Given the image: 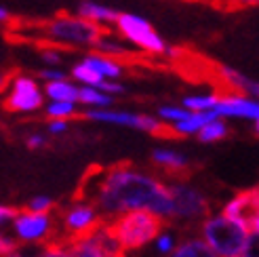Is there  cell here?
I'll use <instances>...</instances> for the list:
<instances>
[{
  "mask_svg": "<svg viewBox=\"0 0 259 257\" xmlns=\"http://www.w3.org/2000/svg\"><path fill=\"white\" fill-rule=\"evenodd\" d=\"M28 211H34V213H51L55 209V200L47 196V194H38L34 198H30V202L25 204Z\"/></svg>",
  "mask_w": 259,
  "mask_h": 257,
  "instance_id": "f546056e",
  "label": "cell"
},
{
  "mask_svg": "<svg viewBox=\"0 0 259 257\" xmlns=\"http://www.w3.org/2000/svg\"><path fill=\"white\" fill-rule=\"evenodd\" d=\"M17 240L15 238H9L0 232V257H9L13 251H17Z\"/></svg>",
  "mask_w": 259,
  "mask_h": 257,
  "instance_id": "d590c367",
  "label": "cell"
},
{
  "mask_svg": "<svg viewBox=\"0 0 259 257\" xmlns=\"http://www.w3.org/2000/svg\"><path fill=\"white\" fill-rule=\"evenodd\" d=\"M78 84L70 78L63 80H55V82H47L45 84V97L49 101H72V104H78Z\"/></svg>",
  "mask_w": 259,
  "mask_h": 257,
  "instance_id": "ffe728a7",
  "label": "cell"
},
{
  "mask_svg": "<svg viewBox=\"0 0 259 257\" xmlns=\"http://www.w3.org/2000/svg\"><path fill=\"white\" fill-rule=\"evenodd\" d=\"M244 255H249V257H259V234H255V232L249 234L247 247H244Z\"/></svg>",
  "mask_w": 259,
  "mask_h": 257,
  "instance_id": "74e56055",
  "label": "cell"
},
{
  "mask_svg": "<svg viewBox=\"0 0 259 257\" xmlns=\"http://www.w3.org/2000/svg\"><path fill=\"white\" fill-rule=\"evenodd\" d=\"M45 101H47L45 91L34 76L17 74L9 82L3 104H5V110L13 114H34L45 108Z\"/></svg>",
  "mask_w": 259,
  "mask_h": 257,
  "instance_id": "30bf717a",
  "label": "cell"
},
{
  "mask_svg": "<svg viewBox=\"0 0 259 257\" xmlns=\"http://www.w3.org/2000/svg\"><path fill=\"white\" fill-rule=\"evenodd\" d=\"M99 91H103V93H108V95H112V97H118V95H124V84L120 82V80H103L99 87Z\"/></svg>",
  "mask_w": 259,
  "mask_h": 257,
  "instance_id": "836d02e7",
  "label": "cell"
},
{
  "mask_svg": "<svg viewBox=\"0 0 259 257\" xmlns=\"http://www.w3.org/2000/svg\"><path fill=\"white\" fill-rule=\"evenodd\" d=\"M25 148H30V150H42L49 146V137L40 131H34V133H28L25 135Z\"/></svg>",
  "mask_w": 259,
  "mask_h": 257,
  "instance_id": "d6a6232c",
  "label": "cell"
},
{
  "mask_svg": "<svg viewBox=\"0 0 259 257\" xmlns=\"http://www.w3.org/2000/svg\"><path fill=\"white\" fill-rule=\"evenodd\" d=\"M9 21H11V11L0 5V25H7Z\"/></svg>",
  "mask_w": 259,
  "mask_h": 257,
  "instance_id": "f35d334b",
  "label": "cell"
},
{
  "mask_svg": "<svg viewBox=\"0 0 259 257\" xmlns=\"http://www.w3.org/2000/svg\"><path fill=\"white\" fill-rule=\"evenodd\" d=\"M228 135H230V126L226 118H213L196 133L200 144H217V141H224Z\"/></svg>",
  "mask_w": 259,
  "mask_h": 257,
  "instance_id": "603a6c76",
  "label": "cell"
},
{
  "mask_svg": "<svg viewBox=\"0 0 259 257\" xmlns=\"http://www.w3.org/2000/svg\"><path fill=\"white\" fill-rule=\"evenodd\" d=\"M166 186H169V194L173 200L171 220L179 224H192V222H200L209 215L211 202L198 186L186 182V179H173Z\"/></svg>",
  "mask_w": 259,
  "mask_h": 257,
  "instance_id": "8992f818",
  "label": "cell"
},
{
  "mask_svg": "<svg viewBox=\"0 0 259 257\" xmlns=\"http://www.w3.org/2000/svg\"><path fill=\"white\" fill-rule=\"evenodd\" d=\"M259 211V188H249L244 192H238L236 196H232L226 204L222 213L230 220H234L242 226L249 228L251 217Z\"/></svg>",
  "mask_w": 259,
  "mask_h": 257,
  "instance_id": "4fadbf2b",
  "label": "cell"
},
{
  "mask_svg": "<svg viewBox=\"0 0 259 257\" xmlns=\"http://www.w3.org/2000/svg\"><path fill=\"white\" fill-rule=\"evenodd\" d=\"M17 215V209L15 207H9V204H0V228L5 226H11L13 220Z\"/></svg>",
  "mask_w": 259,
  "mask_h": 257,
  "instance_id": "8d00e7d4",
  "label": "cell"
},
{
  "mask_svg": "<svg viewBox=\"0 0 259 257\" xmlns=\"http://www.w3.org/2000/svg\"><path fill=\"white\" fill-rule=\"evenodd\" d=\"M213 118H219L217 112H190L188 118L171 124V131H173L177 137H190V135H196L200 128H202L206 122H211Z\"/></svg>",
  "mask_w": 259,
  "mask_h": 257,
  "instance_id": "d6986e66",
  "label": "cell"
},
{
  "mask_svg": "<svg viewBox=\"0 0 259 257\" xmlns=\"http://www.w3.org/2000/svg\"><path fill=\"white\" fill-rule=\"evenodd\" d=\"M13 238L23 247H42L57 236V224L51 213H34V211H17L11 224Z\"/></svg>",
  "mask_w": 259,
  "mask_h": 257,
  "instance_id": "52a82bcc",
  "label": "cell"
},
{
  "mask_svg": "<svg viewBox=\"0 0 259 257\" xmlns=\"http://www.w3.org/2000/svg\"><path fill=\"white\" fill-rule=\"evenodd\" d=\"M70 120H49L47 122V131H49V135H53V137H57V135H66L68 131H70Z\"/></svg>",
  "mask_w": 259,
  "mask_h": 257,
  "instance_id": "e575fe53",
  "label": "cell"
},
{
  "mask_svg": "<svg viewBox=\"0 0 259 257\" xmlns=\"http://www.w3.org/2000/svg\"><path fill=\"white\" fill-rule=\"evenodd\" d=\"M32 257H70L68 242L66 240L47 242V245H42V247H36Z\"/></svg>",
  "mask_w": 259,
  "mask_h": 257,
  "instance_id": "f1b7e54d",
  "label": "cell"
},
{
  "mask_svg": "<svg viewBox=\"0 0 259 257\" xmlns=\"http://www.w3.org/2000/svg\"><path fill=\"white\" fill-rule=\"evenodd\" d=\"M42 110L49 120H72L78 116V104L72 101H47Z\"/></svg>",
  "mask_w": 259,
  "mask_h": 257,
  "instance_id": "cb8c5ba5",
  "label": "cell"
},
{
  "mask_svg": "<svg viewBox=\"0 0 259 257\" xmlns=\"http://www.w3.org/2000/svg\"><path fill=\"white\" fill-rule=\"evenodd\" d=\"M80 198L95 204L103 222L131 211H150L164 222L173 217L169 186L133 164H114L87 175Z\"/></svg>",
  "mask_w": 259,
  "mask_h": 257,
  "instance_id": "6da1fadb",
  "label": "cell"
},
{
  "mask_svg": "<svg viewBox=\"0 0 259 257\" xmlns=\"http://www.w3.org/2000/svg\"><path fill=\"white\" fill-rule=\"evenodd\" d=\"M219 74H222V78L226 80V84L232 87L234 91L259 99V82L257 80H253V78H249V76H244L238 70L228 68V66H224L222 70H219Z\"/></svg>",
  "mask_w": 259,
  "mask_h": 257,
  "instance_id": "ac0fdd59",
  "label": "cell"
},
{
  "mask_svg": "<svg viewBox=\"0 0 259 257\" xmlns=\"http://www.w3.org/2000/svg\"><path fill=\"white\" fill-rule=\"evenodd\" d=\"M249 234L247 226L230 220L224 213H209L198 226V236L217 257H234L244 253Z\"/></svg>",
  "mask_w": 259,
  "mask_h": 257,
  "instance_id": "7a4b0ae2",
  "label": "cell"
},
{
  "mask_svg": "<svg viewBox=\"0 0 259 257\" xmlns=\"http://www.w3.org/2000/svg\"><path fill=\"white\" fill-rule=\"evenodd\" d=\"M114 238L118 240V245L124 253L139 251L148 245H152L154 238L164 228V220L150 211H131L114 217L108 222Z\"/></svg>",
  "mask_w": 259,
  "mask_h": 257,
  "instance_id": "3957f363",
  "label": "cell"
},
{
  "mask_svg": "<svg viewBox=\"0 0 259 257\" xmlns=\"http://www.w3.org/2000/svg\"><path fill=\"white\" fill-rule=\"evenodd\" d=\"M99 224H103V220L99 211L95 209V204L89 202L87 198H76L61 211L57 230L61 232L63 240L70 242L74 238H80L87 236L89 232H93Z\"/></svg>",
  "mask_w": 259,
  "mask_h": 257,
  "instance_id": "9c48e42d",
  "label": "cell"
},
{
  "mask_svg": "<svg viewBox=\"0 0 259 257\" xmlns=\"http://www.w3.org/2000/svg\"><path fill=\"white\" fill-rule=\"evenodd\" d=\"M217 93H198V95H188L181 99V106L190 112H215L217 106Z\"/></svg>",
  "mask_w": 259,
  "mask_h": 257,
  "instance_id": "d4e9b609",
  "label": "cell"
},
{
  "mask_svg": "<svg viewBox=\"0 0 259 257\" xmlns=\"http://www.w3.org/2000/svg\"><path fill=\"white\" fill-rule=\"evenodd\" d=\"M82 118L89 122L133 128V131H144V133H152V135L162 133V126H164L156 116L131 112V110H116V108H89L82 112Z\"/></svg>",
  "mask_w": 259,
  "mask_h": 257,
  "instance_id": "ba28073f",
  "label": "cell"
},
{
  "mask_svg": "<svg viewBox=\"0 0 259 257\" xmlns=\"http://www.w3.org/2000/svg\"><path fill=\"white\" fill-rule=\"evenodd\" d=\"M215 112L219 118H240V120H259V99L242 95V93H228L219 95Z\"/></svg>",
  "mask_w": 259,
  "mask_h": 257,
  "instance_id": "7c38bea8",
  "label": "cell"
},
{
  "mask_svg": "<svg viewBox=\"0 0 259 257\" xmlns=\"http://www.w3.org/2000/svg\"><path fill=\"white\" fill-rule=\"evenodd\" d=\"M80 61L84 63V66H89L95 74H99L101 78H106V80H120L124 76V66L118 59L101 55V53H97V51H93V53H87Z\"/></svg>",
  "mask_w": 259,
  "mask_h": 257,
  "instance_id": "2e32d148",
  "label": "cell"
},
{
  "mask_svg": "<svg viewBox=\"0 0 259 257\" xmlns=\"http://www.w3.org/2000/svg\"><path fill=\"white\" fill-rule=\"evenodd\" d=\"M70 76H72V80L78 84V87H95L97 89L103 80H106V78H101L99 74H95L89 66H84L82 61L74 63L72 70H70Z\"/></svg>",
  "mask_w": 259,
  "mask_h": 257,
  "instance_id": "484cf974",
  "label": "cell"
},
{
  "mask_svg": "<svg viewBox=\"0 0 259 257\" xmlns=\"http://www.w3.org/2000/svg\"><path fill=\"white\" fill-rule=\"evenodd\" d=\"M249 232H255V234H259V211L251 217V222H249Z\"/></svg>",
  "mask_w": 259,
  "mask_h": 257,
  "instance_id": "ab89813d",
  "label": "cell"
},
{
  "mask_svg": "<svg viewBox=\"0 0 259 257\" xmlns=\"http://www.w3.org/2000/svg\"><path fill=\"white\" fill-rule=\"evenodd\" d=\"M255 133H257V135H259V120H257V122H255Z\"/></svg>",
  "mask_w": 259,
  "mask_h": 257,
  "instance_id": "b9f144b4",
  "label": "cell"
},
{
  "mask_svg": "<svg viewBox=\"0 0 259 257\" xmlns=\"http://www.w3.org/2000/svg\"><path fill=\"white\" fill-rule=\"evenodd\" d=\"M154 249H156V253L158 255H162V257H166V255H171L173 253V249L177 247V236H175V232H171V230H160L158 232V236L154 238Z\"/></svg>",
  "mask_w": 259,
  "mask_h": 257,
  "instance_id": "83f0119b",
  "label": "cell"
},
{
  "mask_svg": "<svg viewBox=\"0 0 259 257\" xmlns=\"http://www.w3.org/2000/svg\"><path fill=\"white\" fill-rule=\"evenodd\" d=\"M152 162L160 166L166 173H186L190 169V158L188 154H184L177 148H169V146H158L152 150Z\"/></svg>",
  "mask_w": 259,
  "mask_h": 257,
  "instance_id": "5bb4252c",
  "label": "cell"
},
{
  "mask_svg": "<svg viewBox=\"0 0 259 257\" xmlns=\"http://www.w3.org/2000/svg\"><path fill=\"white\" fill-rule=\"evenodd\" d=\"M114 28H116V34L122 36L131 47L144 51V53H150V55L171 53L169 45L156 32V28L146 17L137 15V13H118V17L114 21Z\"/></svg>",
  "mask_w": 259,
  "mask_h": 257,
  "instance_id": "5b68a950",
  "label": "cell"
},
{
  "mask_svg": "<svg viewBox=\"0 0 259 257\" xmlns=\"http://www.w3.org/2000/svg\"><path fill=\"white\" fill-rule=\"evenodd\" d=\"M93 49L97 51V53L108 55V57H114V59L133 55L131 45H128L122 36H118V34H110V32H101L99 38H97V42L93 45Z\"/></svg>",
  "mask_w": 259,
  "mask_h": 257,
  "instance_id": "e0dca14e",
  "label": "cell"
},
{
  "mask_svg": "<svg viewBox=\"0 0 259 257\" xmlns=\"http://www.w3.org/2000/svg\"><path fill=\"white\" fill-rule=\"evenodd\" d=\"M166 257H217V255L204 245V240L200 236H190L186 240L177 242L173 253Z\"/></svg>",
  "mask_w": 259,
  "mask_h": 257,
  "instance_id": "44dd1931",
  "label": "cell"
},
{
  "mask_svg": "<svg viewBox=\"0 0 259 257\" xmlns=\"http://www.w3.org/2000/svg\"><path fill=\"white\" fill-rule=\"evenodd\" d=\"M190 116V110H186L184 106H171V104H166V106H160L158 110H156V118L162 122V124H166V126H171V124H175V122H179V120H184V118H188Z\"/></svg>",
  "mask_w": 259,
  "mask_h": 257,
  "instance_id": "4316f807",
  "label": "cell"
},
{
  "mask_svg": "<svg viewBox=\"0 0 259 257\" xmlns=\"http://www.w3.org/2000/svg\"><path fill=\"white\" fill-rule=\"evenodd\" d=\"M7 84V78H5V74H0V89H5Z\"/></svg>",
  "mask_w": 259,
  "mask_h": 257,
  "instance_id": "60d3db41",
  "label": "cell"
},
{
  "mask_svg": "<svg viewBox=\"0 0 259 257\" xmlns=\"http://www.w3.org/2000/svg\"><path fill=\"white\" fill-rule=\"evenodd\" d=\"M78 106L89 108H112L114 106V97L99 91L95 87H80L78 89Z\"/></svg>",
  "mask_w": 259,
  "mask_h": 257,
  "instance_id": "7402d4cb",
  "label": "cell"
},
{
  "mask_svg": "<svg viewBox=\"0 0 259 257\" xmlns=\"http://www.w3.org/2000/svg\"><path fill=\"white\" fill-rule=\"evenodd\" d=\"M70 257H124L118 240L114 238L108 222L99 224L87 236L74 238L68 242Z\"/></svg>",
  "mask_w": 259,
  "mask_h": 257,
  "instance_id": "8fae6325",
  "label": "cell"
},
{
  "mask_svg": "<svg viewBox=\"0 0 259 257\" xmlns=\"http://www.w3.org/2000/svg\"><path fill=\"white\" fill-rule=\"evenodd\" d=\"M234 257H249V255H244V253H240V255H234Z\"/></svg>",
  "mask_w": 259,
  "mask_h": 257,
  "instance_id": "7bdbcfd3",
  "label": "cell"
},
{
  "mask_svg": "<svg viewBox=\"0 0 259 257\" xmlns=\"http://www.w3.org/2000/svg\"><path fill=\"white\" fill-rule=\"evenodd\" d=\"M118 13L120 11H116L114 7L97 3V0H82V3H78V7H76V15L99 25V28L101 25H114Z\"/></svg>",
  "mask_w": 259,
  "mask_h": 257,
  "instance_id": "9a60e30c",
  "label": "cell"
},
{
  "mask_svg": "<svg viewBox=\"0 0 259 257\" xmlns=\"http://www.w3.org/2000/svg\"><path fill=\"white\" fill-rule=\"evenodd\" d=\"M63 78H70V74L61 68H42L38 70V80H42L45 84L47 82H55V80H63Z\"/></svg>",
  "mask_w": 259,
  "mask_h": 257,
  "instance_id": "1f68e13d",
  "label": "cell"
},
{
  "mask_svg": "<svg viewBox=\"0 0 259 257\" xmlns=\"http://www.w3.org/2000/svg\"><path fill=\"white\" fill-rule=\"evenodd\" d=\"M253 3H259V0H253Z\"/></svg>",
  "mask_w": 259,
  "mask_h": 257,
  "instance_id": "ee69618b",
  "label": "cell"
},
{
  "mask_svg": "<svg viewBox=\"0 0 259 257\" xmlns=\"http://www.w3.org/2000/svg\"><path fill=\"white\" fill-rule=\"evenodd\" d=\"M45 38L51 45L59 47H87L93 49L99 34V25L91 23L78 15H59L45 25Z\"/></svg>",
  "mask_w": 259,
  "mask_h": 257,
  "instance_id": "277c9868",
  "label": "cell"
},
{
  "mask_svg": "<svg viewBox=\"0 0 259 257\" xmlns=\"http://www.w3.org/2000/svg\"><path fill=\"white\" fill-rule=\"evenodd\" d=\"M40 59L47 68H59L63 63V51L57 47H47L40 51Z\"/></svg>",
  "mask_w": 259,
  "mask_h": 257,
  "instance_id": "4dcf8cb0",
  "label": "cell"
}]
</instances>
